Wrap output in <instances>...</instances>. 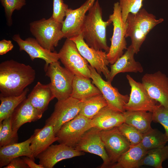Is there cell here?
Here are the masks:
<instances>
[{"mask_svg":"<svg viewBox=\"0 0 168 168\" xmlns=\"http://www.w3.org/2000/svg\"><path fill=\"white\" fill-rule=\"evenodd\" d=\"M4 168H29L23 159L19 157L13 159Z\"/></svg>","mask_w":168,"mask_h":168,"instance_id":"74e56055","label":"cell"},{"mask_svg":"<svg viewBox=\"0 0 168 168\" xmlns=\"http://www.w3.org/2000/svg\"><path fill=\"white\" fill-rule=\"evenodd\" d=\"M140 143L131 146L130 148L120 157L111 168H138L142 159L146 154Z\"/></svg>","mask_w":168,"mask_h":168,"instance_id":"d4e9b609","label":"cell"},{"mask_svg":"<svg viewBox=\"0 0 168 168\" xmlns=\"http://www.w3.org/2000/svg\"><path fill=\"white\" fill-rule=\"evenodd\" d=\"M142 83L150 96L164 107H168V77L160 71L146 73Z\"/></svg>","mask_w":168,"mask_h":168,"instance_id":"9a60e30c","label":"cell"},{"mask_svg":"<svg viewBox=\"0 0 168 168\" xmlns=\"http://www.w3.org/2000/svg\"><path fill=\"white\" fill-rule=\"evenodd\" d=\"M68 6L63 0H53V12L52 16L57 21L62 23Z\"/></svg>","mask_w":168,"mask_h":168,"instance_id":"8d00e7d4","label":"cell"},{"mask_svg":"<svg viewBox=\"0 0 168 168\" xmlns=\"http://www.w3.org/2000/svg\"><path fill=\"white\" fill-rule=\"evenodd\" d=\"M109 19L113 25V32L107 56L109 63L112 64L123 55L124 50L127 48L125 39L126 25L122 20L119 2L114 4L113 13L110 15Z\"/></svg>","mask_w":168,"mask_h":168,"instance_id":"8992f818","label":"cell"},{"mask_svg":"<svg viewBox=\"0 0 168 168\" xmlns=\"http://www.w3.org/2000/svg\"><path fill=\"white\" fill-rule=\"evenodd\" d=\"M85 154L84 152L64 144L51 145L36 157L39 164L44 168H52L58 162L63 160Z\"/></svg>","mask_w":168,"mask_h":168,"instance_id":"e0dca14e","label":"cell"},{"mask_svg":"<svg viewBox=\"0 0 168 168\" xmlns=\"http://www.w3.org/2000/svg\"><path fill=\"white\" fill-rule=\"evenodd\" d=\"M12 39L18 44L20 51H25L32 61L37 58L44 60L45 62L44 66H47L49 64L59 59L58 53L44 49L35 38L28 37L23 40L19 34H16L13 36Z\"/></svg>","mask_w":168,"mask_h":168,"instance_id":"ac0fdd59","label":"cell"},{"mask_svg":"<svg viewBox=\"0 0 168 168\" xmlns=\"http://www.w3.org/2000/svg\"><path fill=\"white\" fill-rule=\"evenodd\" d=\"M124 114V123L133 126L142 134L152 128V112L143 111H126Z\"/></svg>","mask_w":168,"mask_h":168,"instance_id":"4316f807","label":"cell"},{"mask_svg":"<svg viewBox=\"0 0 168 168\" xmlns=\"http://www.w3.org/2000/svg\"><path fill=\"white\" fill-rule=\"evenodd\" d=\"M152 113L153 121L163 126L168 140V107L158 105Z\"/></svg>","mask_w":168,"mask_h":168,"instance_id":"d590c367","label":"cell"},{"mask_svg":"<svg viewBox=\"0 0 168 168\" xmlns=\"http://www.w3.org/2000/svg\"><path fill=\"white\" fill-rule=\"evenodd\" d=\"M100 131L94 127L90 128L81 137L74 148L100 156L103 161L100 168H111L110 161L100 136Z\"/></svg>","mask_w":168,"mask_h":168,"instance_id":"5bb4252c","label":"cell"},{"mask_svg":"<svg viewBox=\"0 0 168 168\" xmlns=\"http://www.w3.org/2000/svg\"><path fill=\"white\" fill-rule=\"evenodd\" d=\"M91 71L92 83L98 88L107 102V106L111 109L124 113V106L128 101L129 96L120 94L118 89L113 87L111 83L104 80L96 70L89 65Z\"/></svg>","mask_w":168,"mask_h":168,"instance_id":"9c48e42d","label":"cell"},{"mask_svg":"<svg viewBox=\"0 0 168 168\" xmlns=\"http://www.w3.org/2000/svg\"><path fill=\"white\" fill-rule=\"evenodd\" d=\"M64 67L75 75L91 78L88 62L80 54L75 43L66 38L58 53Z\"/></svg>","mask_w":168,"mask_h":168,"instance_id":"52a82bcc","label":"cell"},{"mask_svg":"<svg viewBox=\"0 0 168 168\" xmlns=\"http://www.w3.org/2000/svg\"><path fill=\"white\" fill-rule=\"evenodd\" d=\"M86 15L81 33L86 43L96 50H104L108 53L110 47L107 44L106 28L112 23L109 19L103 20L102 12L98 0H96Z\"/></svg>","mask_w":168,"mask_h":168,"instance_id":"7a4b0ae2","label":"cell"},{"mask_svg":"<svg viewBox=\"0 0 168 168\" xmlns=\"http://www.w3.org/2000/svg\"><path fill=\"white\" fill-rule=\"evenodd\" d=\"M126 77L131 87V91L128 101L124 106L125 110L153 112L158 102L150 96L142 83L136 81L129 75Z\"/></svg>","mask_w":168,"mask_h":168,"instance_id":"30bf717a","label":"cell"},{"mask_svg":"<svg viewBox=\"0 0 168 168\" xmlns=\"http://www.w3.org/2000/svg\"><path fill=\"white\" fill-rule=\"evenodd\" d=\"M69 39L75 43L81 54L90 65L99 74L102 73L107 79L110 71L107 67L110 63L107 52L89 47L84 40L81 33Z\"/></svg>","mask_w":168,"mask_h":168,"instance_id":"8fae6325","label":"cell"},{"mask_svg":"<svg viewBox=\"0 0 168 168\" xmlns=\"http://www.w3.org/2000/svg\"><path fill=\"white\" fill-rule=\"evenodd\" d=\"M32 139L31 135L22 142L0 147V168L7 166L13 159L17 157L26 156L35 160L30 147Z\"/></svg>","mask_w":168,"mask_h":168,"instance_id":"603a6c76","label":"cell"},{"mask_svg":"<svg viewBox=\"0 0 168 168\" xmlns=\"http://www.w3.org/2000/svg\"><path fill=\"white\" fill-rule=\"evenodd\" d=\"M32 136L30 147L35 158L58 140L53 126L50 124L35 129Z\"/></svg>","mask_w":168,"mask_h":168,"instance_id":"7402d4cb","label":"cell"},{"mask_svg":"<svg viewBox=\"0 0 168 168\" xmlns=\"http://www.w3.org/2000/svg\"><path fill=\"white\" fill-rule=\"evenodd\" d=\"M3 126L0 130V147L17 143L18 139L17 133L12 130L10 117L2 121Z\"/></svg>","mask_w":168,"mask_h":168,"instance_id":"1f68e13d","label":"cell"},{"mask_svg":"<svg viewBox=\"0 0 168 168\" xmlns=\"http://www.w3.org/2000/svg\"><path fill=\"white\" fill-rule=\"evenodd\" d=\"M124 113L114 110L107 106L91 119L92 127L105 130L117 127L124 123Z\"/></svg>","mask_w":168,"mask_h":168,"instance_id":"44dd1931","label":"cell"},{"mask_svg":"<svg viewBox=\"0 0 168 168\" xmlns=\"http://www.w3.org/2000/svg\"><path fill=\"white\" fill-rule=\"evenodd\" d=\"M168 159V145L147 151L142 159L140 166H147L155 168H162V163Z\"/></svg>","mask_w":168,"mask_h":168,"instance_id":"f546056e","label":"cell"},{"mask_svg":"<svg viewBox=\"0 0 168 168\" xmlns=\"http://www.w3.org/2000/svg\"><path fill=\"white\" fill-rule=\"evenodd\" d=\"M167 142L168 138L165 133L152 128L143 134L142 139L140 143L144 149L147 151L163 147Z\"/></svg>","mask_w":168,"mask_h":168,"instance_id":"4dcf8cb0","label":"cell"},{"mask_svg":"<svg viewBox=\"0 0 168 168\" xmlns=\"http://www.w3.org/2000/svg\"><path fill=\"white\" fill-rule=\"evenodd\" d=\"M45 75L49 77V83L55 97L58 101L71 97L75 75L60 65L58 61L44 67Z\"/></svg>","mask_w":168,"mask_h":168,"instance_id":"5b68a950","label":"cell"},{"mask_svg":"<svg viewBox=\"0 0 168 168\" xmlns=\"http://www.w3.org/2000/svg\"><path fill=\"white\" fill-rule=\"evenodd\" d=\"M22 159L29 168H44L41 165L35 163V160L28 157L24 156Z\"/></svg>","mask_w":168,"mask_h":168,"instance_id":"ab89813d","label":"cell"},{"mask_svg":"<svg viewBox=\"0 0 168 168\" xmlns=\"http://www.w3.org/2000/svg\"><path fill=\"white\" fill-rule=\"evenodd\" d=\"M29 89L26 88L23 92L18 96H0V122L10 117L16 108L26 98Z\"/></svg>","mask_w":168,"mask_h":168,"instance_id":"f1b7e54d","label":"cell"},{"mask_svg":"<svg viewBox=\"0 0 168 168\" xmlns=\"http://www.w3.org/2000/svg\"><path fill=\"white\" fill-rule=\"evenodd\" d=\"M107 105V102L102 94L96 95L81 101L78 114L92 119L102 109Z\"/></svg>","mask_w":168,"mask_h":168,"instance_id":"83f0119b","label":"cell"},{"mask_svg":"<svg viewBox=\"0 0 168 168\" xmlns=\"http://www.w3.org/2000/svg\"><path fill=\"white\" fill-rule=\"evenodd\" d=\"M91 122V119L78 114L61 127L56 134L57 141L74 148L84 133L92 127Z\"/></svg>","mask_w":168,"mask_h":168,"instance_id":"ba28073f","label":"cell"},{"mask_svg":"<svg viewBox=\"0 0 168 168\" xmlns=\"http://www.w3.org/2000/svg\"><path fill=\"white\" fill-rule=\"evenodd\" d=\"M96 0H87L80 7L75 9L68 8L62 24L63 38H70L81 33L86 14Z\"/></svg>","mask_w":168,"mask_h":168,"instance_id":"2e32d148","label":"cell"},{"mask_svg":"<svg viewBox=\"0 0 168 168\" xmlns=\"http://www.w3.org/2000/svg\"><path fill=\"white\" fill-rule=\"evenodd\" d=\"M62 24L52 16L33 21L30 24V30L38 43L44 48L51 52L63 38Z\"/></svg>","mask_w":168,"mask_h":168,"instance_id":"277c9868","label":"cell"},{"mask_svg":"<svg viewBox=\"0 0 168 168\" xmlns=\"http://www.w3.org/2000/svg\"><path fill=\"white\" fill-rule=\"evenodd\" d=\"M100 94V90L91 83L90 79L75 75L71 97L82 101Z\"/></svg>","mask_w":168,"mask_h":168,"instance_id":"484cf974","label":"cell"},{"mask_svg":"<svg viewBox=\"0 0 168 168\" xmlns=\"http://www.w3.org/2000/svg\"><path fill=\"white\" fill-rule=\"evenodd\" d=\"M55 98L50 83L43 84L38 82L27 98L36 109L43 114L47 109L50 102Z\"/></svg>","mask_w":168,"mask_h":168,"instance_id":"cb8c5ba5","label":"cell"},{"mask_svg":"<svg viewBox=\"0 0 168 168\" xmlns=\"http://www.w3.org/2000/svg\"><path fill=\"white\" fill-rule=\"evenodd\" d=\"M100 135L112 166L116 163L130 147L128 140L119 132L117 127L100 130Z\"/></svg>","mask_w":168,"mask_h":168,"instance_id":"7c38bea8","label":"cell"},{"mask_svg":"<svg viewBox=\"0 0 168 168\" xmlns=\"http://www.w3.org/2000/svg\"><path fill=\"white\" fill-rule=\"evenodd\" d=\"M4 8L7 24L11 26L12 24V16L15 10H19L26 5V0H0Z\"/></svg>","mask_w":168,"mask_h":168,"instance_id":"e575fe53","label":"cell"},{"mask_svg":"<svg viewBox=\"0 0 168 168\" xmlns=\"http://www.w3.org/2000/svg\"><path fill=\"white\" fill-rule=\"evenodd\" d=\"M117 128L129 142L131 146L137 145L142 141L143 134L133 126L124 123Z\"/></svg>","mask_w":168,"mask_h":168,"instance_id":"d6a6232c","label":"cell"},{"mask_svg":"<svg viewBox=\"0 0 168 168\" xmlns=\"http://www.w3.org/2000/svg\"><path fill=\"white\" fill-rule=\"evenodd\" d=\"M124 54L119 58L110 66V70L107 81L111 83L114 77L118 73L121 72H140L143 69L140 63L136 61L134 58L135 54L133 49L130 45Z\"/></svg>","mask_w":168,"mask_h":168,"instance_id":"d6986e66","label":"cell"},{"mask_svg":"<svg viewBox=\"0 0 168 168\" xmlns=\"http://www.w3.org/2000/svg\"><path fill=\"white\" fill-rule=\"evenodd\" d=\"M162 18L156 19L153 14L142 8L135 14L129 13L126 22L125 38L129 37L131 45L137 54L147 35L156 25L163 22Z\"/></svg>","mask_w":168,"mask_h":168,"instance_id":"3957f363","label":"cell"},{"mask_svg":"<svg viewBox=\"0 0 168 168\" xmlns=\"http://www.w3.org/2000/svg\"><path fill=\"white\" fill-rule=\"evenodd\" d=\"M42 114L26 98L16 108L10 117L12 130L17 133L19 128L23 124L39 119Z\"/></svg>","mask_w":168,"mask_h":168,"instance_id":"ffe728a7","label":"cell"},{"mask_svg":"<svg viewBox=\"0 0 168 168\" xmlns=\"http://www.w3.org/2000/svg\"><path fill=\"white\" fill-rule=\"evenodd\" d=\"M35 70L29 65L11 59L0 64V96L21 95L34 81Z\"/></svg>","mask_w":168,"mask_h":168,"instance_id":"6da1fadb","label":"cell"},{"mask_svg":"<svg viewBox=\"0 0 168 168\" xmlns=\"http://www.w3.org/2000/svg\"><path fill=\"white\" fill-rule=\"evenodd\" d=\"M144 0H119L122 17L124 23H126L127 16L129 13H136L142 9Z\"/></svg>","mask_w":168,"mask_h":168,"instance_id":"836d02e7","label":"cell"},{"mask_svg":"<svg viewBox=\"0 0 168 168\" xmlns=\"http://www.w3.org/2000/svg\"><path fill=\"white\" fill-rule=\"evenodd\" d=\"M80 106L81 101L72 97L58 101L53 112L46 120L45 124L52 125L56 135L63 124L79 114Z\"/></svg>","mask_w":168,"mask_h":168,"instance_id":"4fadbf2b","label":"cell"},{"mask_svg":"<svg viewBox=\"0 0 168 168\" xmlns=\"http://www.w3.org/2000/svg\"><path fill=\"white\" fill-rule=\"evenodd\" d=\"M14 47L10 40L3 39L0 41V55H3L12 50Z\"/></svg>","mask_w":168,"mask_h":168,"instance_id":"f35d334b","label":"cell"}]
</instances>
